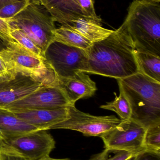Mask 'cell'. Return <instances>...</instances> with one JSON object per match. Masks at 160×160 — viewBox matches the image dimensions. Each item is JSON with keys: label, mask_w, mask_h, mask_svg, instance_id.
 Returning <instances> with one entry per match:
<instances>
[{"label": "cell", "mask_w": 160, "mask_h": 160, "mask_svg": "<svg viewBox=\"0 0 160 160\" xmlns=\"http://www.w3.org/2000/svg\"><path fill=\"white\" fill-rule=\"evenodd\" d=\"M135 48L125 27L121 25L105 39L95 42L85 50L86 74L101 75L116 80L139 72Z\"/></svg>", "instance_id": "cell-1"}, {"label": "cell", "mask_w": 160, "mask_h": 160, "mask_svg": "<svg viewBox=\"0 0 160 160\" xmlns=\"http://www.w3.org/2000/svg\"><path fill=\"white\" fill-rule=\"evenodd\" d=\"M117 80L130 105L131 119L147 129L160 125V82L140 72Z\"/></svg>", "instance_id": "cell-2"}, {"label": "cell", "mask_w": 160, "mask_h": 160, "mask_svg": "<svg viewBox=\"0 0 160 160\" xmlns=\"http://www.w3.org/2000/svg\"><path fill=\"white\" fill-rule=\"evenodd\" d=\"M135 49L160 57V5L151 0H134L122 25Z\"/></svg>", "instance_id": "cell-3"}, {"label": "cell", "mask_w": 160, "mask_h": 160, "mask_svg": "<svg viewBox=\"0 0 160 160\" xmlns=\"http://www.w3.org/2000/svg\"><path fill=\"white\" fill-rule=\"evenodd\" d=\"M6 21L10 28L23 32L43 52L54 40L55 21L46 8L34 0Z\"/></svg>", "instance_id": "cell-4"}, {"label": "cell", "mask_w": 160, "mask_h": 160, "mask_svg": "<svg viewBox=\"0 0 160 160\" xmlns=\"http://www.w3.org/2000/svg\"><path fill=\"white\" fill-rule=\"evenodd\" d=\"M0 54L12 71L29 76L46 86H56L59 80L46 59L23 48L13 39L7 41Z\"/></svg>", "instance_id": "cell-5"}, {"label": "cell", "mask_w": 160, "mask_h": 160, "mask_svg": "<svg viewBox=\"0 0 160 160\" xmlns=\"http://www.w3.org/2000/svg\"><path fill=\"white\" fill-rule=\"evenodd\" d=\"M44 55L59 80L71 78L79 72L86 73L87 71L85 50L54 41L46 49Z\"/></svg>", "instance_id": "cell-6"}, {"label": "cell", "mask_w": 160, "mask_h": 160, "mask_svg": "<svg viewBox=\"0 0 160 160\" xmlns=\"http://www.w3.org/2000/svg\"><path fill=\"white\" fill-rule=\"evenodd\" d=\"M47 130H37L15 137H0V150L11 152L30 160L49 156L55 142Z\"/></svg>", "instance_id": "cell-7"}, {"label": "cell", "mask_w": 160, "mask_h": 160, "mask_svg": "<svg viewBox=\"0 0 160 160\" xmlns=\"http://www.w3.org/2000/svg\"><path fill=\"white\" fill-rule=\"evenodd\" d=\"M68 118L49 128L50 129H68L76 131L86 136L101 138L114 128L122 120L115 116H96L83 112L75 105L67 107Z\"/></svg>", "instance_id": "cell-8"}, {"label": "cell", "mask_w": 160, "mask_h": 160, "mask_svg": "<svg viewBox=\"0 0 160 160\" xmlns=\"http://www.w3.org/2000/svg\"><path fill=\"white\" fill-rule=\"evenodd\" d=\"M146 130L144 127L130 119L121 121L101 138L105 149L108 151L139 153L146 150L144 141Z\"/></svg>", "instance_id": "cell-9"}, {"label": "cell", "mask_w": 160, "mask_h": 160, "mask_svg": "<svg viewBox=\"0 0 160 160\" xmlns=\"http://www.w3.org/2000/svg\"><path fill=\"white\" fill-rule=\"evenodd\" d=\"M70 105L58 86H46L14 102L4 108L11 112L34 109H58Z\"/></svg>", "instance_id": "cell-10"}, {"label": "cell", "mask_w": 160, "mask_h": 160, "mask_svg": "<svg viewBox=\"0 0 160 160\" xmlns=\"http://www.w3.org/2000/svg\"><path fill=\"white\" fill-rule=\"evenodd\" d=\"M45 87L31 77L18 72L13 79L0 82V108Z\"/></svg>", "instance_id": "cell-11"}, {"label": "cell", "mask_w": 160, "mask_h": 160, "mask_svg": "<svg viewBox=\"0 0 160 160\" xmlns=\"http://www.w3.org/2000/svg\"><path fill=\"white\" fill-rule=\"evenodd\" d=\"M12 112L17 117L36 127L39 130H48L52 126L68 118L67 107Z\"/></svg>", "instance_id": "cell-12"}, {"label": "cell", "mask_w": 160, "mask_h": 160, "mask_svg": "<svg viewBox=\"0 0 160 160\" xmlns=\"http://www.w3.org/2000/svg\"><path fill=\"white\" fill-rule=\"evenodd\" d=\"M59 80L58 86L70 105H75L80 99L92 97L97 89L95 82L84 72H79L71 78Z\"/></svg>", "instance_id": "cell-13"}, {"label": "cell", "mask_w": 160, "mask_h": 160, "mask_svg": "<svg viewBox=\"0 0 160 160\" xmlns=\"http://www.w3.org/2000/svg\"><path fill=\"white\" fill-rule=\"evenodd\" d=\"M46 8L61 25L85 17L76 0H35Z\"/></svg>", "instance_id": "cell-14"}, {"label": "cell", "mask_w": 160, "mask_h": 160, "mask_svg": "<svg viewBox=\"0 0 160 160\" xmlns=\"http://www.w3.org/2000/svg\"><path fill=\"white\" fill-rule=\"evenodd\" d=\"M61 25L80 34L93 43L105 39L114 31L102 27L101 22L85 17Z\"/></svg>", "instance_id": "cell-15"}, {"label": "cell", "mask_w": 160, "mask_h": 160, "mask_svg": "<svg viewBox=\"0 0 160 160\" xmlns=\"http://www.w3.org/2000/svg\"><path fill=\"white\" fill-rule=\"evenodd\" d=\"M39 129L17 117L12 112L0 108V137H15Z\"/></svg>", "instance_id": "cell-16"}, {"label": "cell", "mask_w": 160, "mask_h": 160, "mask_svg": "<svg viewBox=\"0 0 160 160\" xmlns=\"http://www.w3.org/2000/svg\"><path fill=\"white\" fill-rule=\"evenodd\" d=\"M134 54L139 72L160 82V57L136 49Z\"/></svg>", "instance_id": "cell-17"}, {"label": "cell", "mask_w": 160, "mask_h": 160, "mask_svg": "<svg viewBox=\"0 0 160 160\" xmlns=\"http://www.w3.org/2000/svg\"><path fill=\"white\" fill-rule=\"evenodd\" d=\"M54 41L84 50L87 49L93 44L81 35L62 25L54 30Z\"/></svg>", "instance_id": "cell-18"}, {"label": "cell", "mask_w": 160, "mask_h": 160, "mask_svg": "<svg viewBox=\"0 0 160 160\" xmlns=\"http://www.w3.org/2000/svg\"><path fill=\"white\" fill-rule=\"evenodd\" d=\"M120 91L119 97L114 93L116 97L115 99L111 102L100 106L101 109L110 110L115 112L120 117L122 121H127L131 119L132 110L128 101L125 97L121 90Z\"/></svg>", "instance_id": "cell-19"}, {"label": "cell", "mask_w": 160, "mask_h": 160, "mask_svg": "<svg viewBox=\"0 0 160 160\" xmlns=\"http://www.w3.org/2000/svg\"><path fill=\"white\" fill-rule=\"evenodd\" d=\"M10 35L12 39L26 50L40 58L45 59L42 50L23 32L18 29L10 28Z\"/></svg>", "instance_id": "cell-20"}, {"label": "cell", "mask_w": 160, "mask_h": 160, "mask_svg": "<svg viewBox=\"0 0 160 160\" xmlns=\"http://www.w3.org/2000/svg\"><path fill=\"white\" fill-rule=\"evenodd\" d=\"M144 143L146 150L160 153V125L147 129Z\"/></svg>", "instance_id": "cell-21"}, {"label": "cell", "mask_w": 160, "mask_h": 160, "mask_svg": "<svg viewBox=\"0 0 160 160\" xmlns=\"http://www.w3.org/2000/svg\"><path fill=\"white\" fill-rule=\"evenodd\" d=\"M31 2L23 1L12 3L5 6L0 9V18L3 19H9L20 12Z\"/></svg>", "instance_id": "cell-22"}, {"label": "cell", "mask_w": 160, "mask_h": 160, "mask_svg": "<svg viewBox=\"0 0 160 160\" xmlns=\"http://www.w3.org/2000/svg\"><path fill=\"white\" fill-rule=\"evenodd\" d=\"M84 16L87 18L101 22L100 17L96 15L94 0H76Z\"/></svg>", "instance_id": "cell-23"}, {"label": "cell", "mask_w": 160, "mask_h": 160, "mask_svg": "<svg viewBox=\"0 0 160 160\" xmlns=\"http://www.w3.org/2000/svg\"><path fill=\"white\" fill-rule=\"evenodd\" d=\"M17 74L10 69L0 54V82L13 79Z\"/></svg>", "instance_id": "cell-24"}, {"label": "cell", "mask_w": 160, "mask_h": 160, "mask_svg": "<svg viewBox=\"0 0 160 160\" xmlns=\"http://www.w3.org/2000/svg\"><path fill=\"white\" fill-rule=\"evenodd\" d=\"M136 160H160V153L145 150L137 155Z\"/></svg>", "instance_id": "cell-25"}, {"label": "cell", "mask_w": 160, "mask_h": 160, "mask_svg": "<svg viewBox=\"0 0 160 160\" xmlns=\"http://www.w3.org/2000/svg\"><path fill=\"white\" fill-rule=\"evenodd\" d=\"M0 160H30L11 152L0 150Z\"/></svg>", "instance_id": "cell-26"}, {"label": "cell", "mask_w": 160, "mask_h": 160, "mask_svg": "<svg viewBox=\"0 0 160 160\" xmlns=\"http://www.w3.org/2000/svg\"><path fill=\"white\" fill-rule=\"evenodd\" d=\"M117 152V153L113 157L108 159L107 158L104 160H126L139 153H133L125 151H118Z\"/></svg>", "instance_id": "cell-27"}, {"label": "cell", "mask_w": 160, "mask_h": 160, "mask_svg": "<svg viewBox=\"0 0 160 160\" xmlns=\"http://www.w3.org/2000/svg\"><path fill=\"white\" fill-rule=\"evenodd\" d=\"M10 28L6 20L0 18V34L11 38L10 35Z\"/></svg>", "instance_id": "cell-28"}, {"label": "cell", "mask_w": 160, "mask_h": 160, "mask_svg": "<svg viewBox=\"0 0 160 160\" xmlns=\"http://www.w3.org/2000/svg\"><path fill=\"white\" fill-rule=\"evenodd\" d=\"M109 152L107 149H105L103 151L95 154L92 156L89 160H104L108 158L109 156Z\"/></svg>", "instance_id": "cell-29"}, {"label": "cell", "mask_w": 160, "mask_h": 160, "mask_svg": "<svg viewBox=\"0 0 160 160\" xmlns=\"http://www.w3.org/2000/svg\"><path fill=\"white\" fill-rule=\"evenodd\" d=\"M9 39L12 38L0 34V52L6 48L7 41Z\"/></svg>", "instance_id": "cell-30"}, {"label": "cell", "mask_w": 160, "mask_h": 160, "mask_svg": "<svg viewBox=\"0 0 160 160\" xmlns=\"http://www.w3.org/2000/svg\"><path fill=\"white\" fill-rule=\"evenodd\" d=\"M32 1L34 0H0V9L7 5L16 2H23V1L32 2Z\"/></svg>", "instance_id": "cell-31"}, {"label": "cell", "mask_w": 160, "mask_h": 160, "mask_svg": "<svg viewBox=\"0 0 160 160\" xmlns=\"http://www.w3.org/2000/svg\"><path fill=\"white\" fill-rule=\"evenodd\" d=\"M39 160H70L69 159H54L51 158L49 156L48 157H44V158H41V159Z\"/></svg>", "instance_id": "cell-32"}, {"label": "cell", "mask_w": 160, "mask_h": 160, "mask_svg": "<svg viewBox=\"0 0 160 160\" xmlns=\"http://www.w3.org/2000/svg\"><path fill=\"white\" fill-rule=\"evenodd\" d=\"M137 155H138V154H137ZM137 155L133 156V157H131V158H129L128 159L126 160H136Z\"/></svg>", "instance_id": "cell-33"}, {"label": "cell", "mask_w": 160, "mask_h": 160, "mask_svg": "<svg viewBox=\"0 0 160 160\" xmlns=\"http://www.w3.org/2000/svg\"><path fill=\"white\" fill-rule=\"evenodd\" d=\"M151 1H154V2H157L159 3L160 0H151Z\"/></svg>", "instance_id": "cell-34"}]
</instances>
